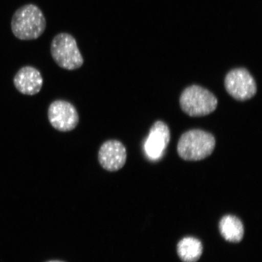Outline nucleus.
I'll use <instances>...</instances> for the list:
<instances>
[{
  "mask_svg": "<svg viewBox=\"0 0 262 262\" xmlns=\"http://www.w3.org/2000/svg\"><path fill=\"white\" fill-rule=\"evenodd\" d=\"M47 19L38 6L27 4L14 12L11 21V30L20 40H34L40 37L47 28Z\"/></svg>",
  "mask_w": 262,
  "mask_h": 262,
  "instance_id": "1",
  "label": "nucleus"
},
{
  "mask_svg": "<svg viewBox=\"0 0 262 262\" xmlns=\"http://www.w3.org/2000/svg\"><path fill=\"white\" fill-rule=\"evenodd\" d=\"M215 137L206 131L194 129L180 137L178 147L180 157L186 161H199L211 156L215 149Z\"/></svg>",
  "mask_w": 262,
  "mask_h": 262,
  "instance_id": "2",
  "label": "nucleus"
},
{
  "mask_svg": "<svg viewBox=\"0 0 262 262\" xmlns=\"http://www.w3.org/2000/svg\"><path fill=\"white\" fill-rule=\"evenodd\" d=\"M180 107L191 117L207 116L217 109L218 100L211 91L199 85L192 84L180 95Z\"/></svg>",
  "mask_w": 262,
  "mask_h": 262,
  "instance_id": "3",
  "label": "nucleus"
},
{
  "mask_svg": "<svg viewBox=\"0 0 262 262\" xmlns=\"http://www.w3.org/2000/svg\"><path fill=\"white\" fill-rule=\"evenodd\" d=\"M51 54L55 63L66 70H78L84 63L77 41L69 33L61 32L55 36L51 44Z\"/></svg>",
  "mask_w": 262,
  "mask_h": 262,
  "instance_id": "4",
  "label": "nucleus"
},
{
  "mask_svg": "<svg viewBox=\"0 0 262 262\" xmlns=\"http://www.w3.org/2000/svg\"><path fill=\"white\" fill-rule=\"evenodd\" d=\"M226 91L238 101H247L257 92L256 82L247 69L235 68L229 71L225 78Z\"/></svg>",
  "mask_w": 262,
  "mask_h": 262,
  "instance_id": "5",
  "label": "nucleus"
},
{
  "mask_svg": "<svg viewBox=\"0 0 262 262\" xmlns=\"http://www.w3.org/2000/svg\"><path fill=\"white\" fill-rule=\"evenodd\" d=\"M49 123L60 132H70L79 123V114L73 104L64 100H57L50 104L48 110Z\"/></svg>",
  "mask_w": 262,
  "mask_h": 262,
  "instance_id": "6",
  "label": "nucleus"
},
{
  "mask_svg": "<svg viewBox=\"0 0 262 262\" xmlns=\"http://www.w3.org/2000/svg\"><path fill=\"white\" fill-rule=\"evenodd\" d=\"M126 160V147L119 140H108L101 145L98 150V162L107 171H119L125 165Z\"/></svg>",
  "mask_w": 262,
  "mask_h": 262,
  "instance_id": "7",
  "label": "nucleus"
},
{
  "mask_svg": "<svg viewBox=\"0 0 262 262\" xmlns=\"http://www.w3.org/2000/svg\"><path fill=\"white\" fill-rule=\"evenodd\" d=\"M171 140V132L167 124L157 121L150 129L145 143V152L150 159L158 160L163 155Z\"/></svg>",
  "mask_w": 262,
  "mask_h": 262,
  "instance_id": "8",
  "label": "nucleus"
},
{
  "mask_svg": "<svg viewBox=\"0 0 262 262\" xmlns=\"http://www.w3.org/2000/svg\"><path fill=\"white\" fill-rule=\"evenodd\" d=\"M13 81L16 89L26 96L38 94L43 85V78L40 71L31 66L19 69Z\"/></svg>",
  "mask_w": 262,
  "mask_h": 262,
  "instance_id": "9",
  "label": "nucleus"
},
{
  "mask_svg": "<svg viewBox=\"0 0 262 262\" xmlns=\"http://www.w3.org/2000/svg\"><path fill=\"white\" fill-rule=\"evenodd\" d=\"M219 231L225 240L238 243L244 235L243 223L234 215H227L223 217L219 222Z\"/></svg>",
  "mask_w": 262,
  "mask_h": 262,
  "instance_id": "10",
  "label": "nucleus"
},
{
  "mask_svg": "<svg viewBox=\"0 0 262 262\" xmlns=\"http://www.w3.org/2000/svg\"><path fill=\"white\" fill-rule=\"evenodd\" d=\"M203 245L199 239L187 237L182 239L177 247L179 256L184 262H196L202 256Z\"/></svg>",
  "mask_w": 262,
  "mask_h": 262,
  "instance_id": "11",
  "label": "nucleus"
},
{
  "mask_svg": "<svg viewBox=\"0 0 262 262\" xmlns=\"http://www.w3.org/2000/svg\"><path fill=\"white\" fill-rule=\"evenodd\" d=\"M46 262H65V261H61V260H49V261H46Z\"/></svg>",
  "mask_w": 262,
  "mask_h": 262,
  "instance_id": "12",
  "label": "nucleus"
}]
</instances>
